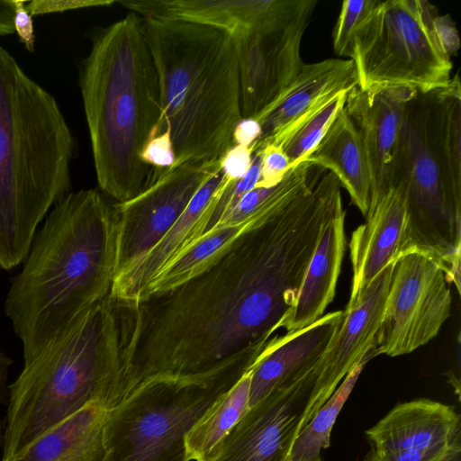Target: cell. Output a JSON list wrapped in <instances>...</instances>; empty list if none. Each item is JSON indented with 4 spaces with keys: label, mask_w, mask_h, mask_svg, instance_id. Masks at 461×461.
I'll return each instance as SVG.
<instances>
[{
    "label": "cell",
    "mask_w": 461,
    "mask_h": 461,
    "mask_svg": "<svg viewBox=\"0 0 461 461\" xmlns=\"http://www.w3.org/2000/svg\"><path fill=\"white\" fill-rule=\"evenodd\" d=\"M340 188L326 174L285 194L196 276L127 303L126 395L153 381L234 385L249 373L296 302Z\"/></svg>",
    "instance_id": "6da1fadb"
},
{
    "label": "cell",
    "mask_w": 461,
    "mask_h": 461,
    "mask_svg": "<svg viewBox=\"0 0 461 461\" xmlns=\"http://www.w3.org/2000/svg\"><path fill=\"white\" fill-rule=\"evenodd\" d=\"M115 275L113 204L95 189L70 192L36 231L6 294L4 311L22 342L23 363L110 295Z\"/></svg>",
    "instance_id": "7a4b0ae2"
},
{
    "label": "cell",
    "mask_w": 461,
    "mask_h": 461,
    "mask_svg": "<svg viewBox=\"0 0 461 461\" xmlns=\"http://www.w3.org/2000/svg\"><path fill=\"white\" fill-rule=\"evenodd\" d=\"M127 306L108 295L83 312L8 387L2 461L92 402L112 409L127 388Z\"/></svg>",
    "instance_id": "3957f363"
},
{
    "label": "cell",
    "mask_w": 461,
    "mask_h": 461,
    "mask_svg": "<svg viewBox=\"0 0 461 461\" xmlns=\"http://www.w3.org/2000/svg\"><path fill=\"white\" fill-rule=\"evenodd\" d=\"M79 88L98 185L117 203L128 201L151 181L154 168L140 155L160 132L158 75L141 16L131 12L93 34Z\"/></svg>",
    "instance_id": "277c9868"
},
{
    "label": "cell",
    "mask_w": 461,
    "mask_h": 461,
    "mask_svg": "<svg viewBox=\"0 0 461 461\" xmlns=\"http://www.w3.org/2000/svg\"><path fill=\"white\" fill-rule=\"evenodd\" d=\"M75 140L54 96L0 45V269L22 264L71 189Z\"/></svg>",
    "instance_id": "5b68a950"
},
{
    "label": "cell",
    "mask_w": 461,
    "mask_h": 461,
    "mask_svg": "<svg viewBox=\"0 0 461 461\" xmlns=\"http://www.w3.org/2000/svg\"><path fill=\"white\" fill-rule=\"evenodd\" d=\"M142 23L158 75L160 132L168 131L175 149L172 167L219 159L242 119L232 37L176 19L150 16Z\"/></svg>",
    "instance_id": "8992f818"
},
{
    "label": "cell",
    "mask_w": 461,
    "mask_h": 461,
    "mask_svg": "<svg viewBox=\"0 0 461 461\" xmlns=\"http://www.w3.org/2000/svg\"><path fill=\"white\" fill-rule=\"evenodd\" d=\"M407 189V234L403 252L432 258L460 293L461 195L447 184L438 159L429 93L409 104L395 184Z\"/></svg>",
    "instance_id": "52a82bcc"
},
{
    "label": "cell",
    "mask_w": 461,
    "mask_h": 461,
    "mask_svg": "<svg viewBox=\"0 0 461 461\" xmlns=\"http://www.w3.org/2000/svg\"><path fill=\"white\" fill-rule=\"evenodd\" d=\"M436 8L423 0H378L355 37L362 90L405 86L426 94L445 87L452 62L434 31Z\"/></svg>",
    "instance_id": "ba28073f"
},
{
    "label": "cell",
    "mask_w": 461,
    "mask_h": 461,
    "mask_svg": "<svg viewBox=\"0 0 461 461\" xmlns=\"http://www.w3.org/2000/svg\"><path fill=\"white\" fill-rule=\"evenodd\" d=\"M233 386L153 381L136 388L109 410V461H188L185 435Z\"/></svg>",
    "instance_id": "9c48e42d"
},
{
    "label": "cell",
    "mask_w": 461,
    "mask_h": 461,
    "mask_svg": "<svg viewBox=\"0 0 461 461\" xmlns=\"http://www.w3.org/2000/svg\"><path fill=\"white\" fill-rule=\"evenodd\" d=\"M449 285L432 258L417 250L402 253L394 262L384 316L375 338L377 356L406 355L434 339L450 315Z\"/></svg>",
    "instance_id": "30bf717a"
},
{
    "label": "cell",
    "mask_w": 461,
    "mask_h": 461,
    "mask_svg": "<svg viewBox=\"0 0 461 461\" xmlns=\"http://www.w3.org/2000/svg\"><path fill=\"white\" fill-rule=\"evenodd\" d=\"M316 0H293L271 26L231 36L238 59L242 118L259 117L304 63L300 49Z\"/></svg>",
    "instance_id": "8fae6325"
},
{
    "label": "cell",
    "mask_w": 461,
    "mask_h": 461,
    "mask_svg": "<svg viewBox=\"0 0 461 461\" xmlns=\"http://www.w3.org/2000/svg\"><path fill=\"white\" fill-rule=\"evenodd\" d=\"M220 158L185 162L168 169L154 168L151 181L143 191L113 204L116 275L168 232L203 182L219 167Z\"/></svg>",
    "instance_id": "7c38bea8"
},
{
    "label": "cell",
    "mask_w": 461,
    "mask_h": 461,
    "mask_svg": "<svg viewBox=\"0 0 461 461\" xmlns=\"http://www.w3.org/2000/svg\"><path fill=\"white\" fill-rule=\"evenodd\" d=\"M315 365L294 383L249 407L223 439L213 461H285L315 386Z\"/></svg>",
    "instance_id": "4fadbf2b"
},
{
    "label": "cell",
    "mask_w": 461,
    "mask_h": 461,
    "mask_svg": "<svg viewBox=\"0 0 461 461\" xmlns=\"http://www.w3.org/2000/svg\"><path fill=\"white\" fill-rule=\"evenodd\" d=\"M418 94L405 86H356L347 95L344 107L359 133L368 166L370 203L395 185L407 108Z\"/></svg>",
    "instance_id": "5bb4252c"
},
{
    "label": "cell",
    "mask_w": 461,
    "mask_h": 461,
    "mask_svg": "<svg viewBox=\"0 0 461 461\" xmlns=\"http://www.w3.org/2000/svg\"><path fill=\"white\" fill-rule=\"evenodd\" d=\"M394 262L388 265L362 291L358 298L343 311V321L335 338L315 364L318 377L301 429L330 397L344 377L375 346V338L384 316L391 286Z\"/></svg>",
    "instance_id": "9a60e30c"
},
{
    "label": "cell",
    "mask_w": 461,
    "mask_h": 461,
    "mask_svg": "<svg viewBox=\"0 0 461 461\" xmlns=\"http://www.w3.org/2000/svg\"><path fill=\"white\" fill-rule=\"evenodd\" d=\"M355 63L350 59H327L303 63L273 104L257 120L261 135L253 153L267 145L282 146L308 117L334 96L357 86Z\"/></svg>",
    "instance_id": "2e32d148"
},
{
    "label": "cell",
    "mask_w": 461,
    "mask_h": 461,
    "mask_svg": "<svg viewBox=\"0 0 461 461\" xmlns=\"http://www.w3.org/2000/svg\"><path fill=\"white\" fill-rule=\"evenodd\" d=\"M366 221L351 234L352 284L347 305L403 252L407 234V189L402 178L370 203Z\"/></svg>",
    "instance_id": "e0dca14e"
},
{
    "label": "cell",
    "mask_w": 461,
    "mask_h": 461,
    "mask_svg": "<svg viewBox=\"0 0 461 461\" xmlns=\"http://www.w3.org/2000/svg\"><path fill=\"white\" fill-rule=\"evenodd\" d=\"M366 436L377 450L461 451V418L451 405L419 398L396 404Z\"/></svg>",
    "instance_id": "ac0fdd59"
},
{
    "label": "cell",
    "mask_w": 461,
    "mask_h": 461,
    "mask_svg": "<svg viewBox=\"0 0 461 461\" xmlns=\"http://www.w3.org/2000/svg\"><path fill=\"white\" fill-rule=\"evenodd\" d=\"M225 180L221 163L195 193L168 232L149 251L130 263L113 280L110 296L125 303H139L149 285L180 254L199 240L205 211Z\"/></svg>",
    "instance_id": "d6986e66"
},
{
    "label": "cell",
    "mask_w": 461,
    "mask_h": 461,
    "mask_svg": "<svg viewBox=\"0 0 461 461\" xmlns=\"http://www.w3.org/2000/svg\"><path fill=\"white\" fill-rule=\"evenodd\" d=\"M343 317V311H335L300 331L275 336L250 371L249 408L307 373L335 338Z\"/></svg>",
    "instance_id": "ffe728a7"
},
{
    "label": "cell",
    "mask_w": 461,
    "mask_h": 461,
    "mask_svg": "<svg viewBox=\"0 0 461 461\" xmlns=\"http://www.w3.org/2000/svg\"><path fill=\"white\" fill-rule=\"evenodd\" d=\"M293 0H123V7L141 17L186 21L230 36L264 30L278 21Z\"/></svg>",
    "instance_id": "44dd1931"
},
{
    "label": "cell",
    "mask_w": 461,
    "mask_h": 461,
    "mask_svg": "<svg viewBox=\"0 0 461 461\" xmlns=\"http://www.w3.org/2000/svg\"><path fill=\"white\" fill-rule=\"evenodd\" d=\"M345 217L346 211L339 199L323 226L296 302L282 325L285 334L295 333L314 323L333 301L346 249Z\"/></svg>",
    "instance_id": "7402d4cb"
},
{
    "label": "cell",
    "mask_w": 461,
    "mask_h": 461,
    "mask_svg": "<svg viewBox=\"0 0 461 461\" xmlns=\"http://www.w3.org/2000/svg\"><path fill=\"white\" fill-rule=\"evenodd\" d=\"M109 410L92 402L40 437L14 461H109L104 425Z\"/></svg>",
    "instance_id": "603a6c76"
},
{
    "label": "cell",
    "mask_w": 461,
    "mask_h": 461,
    "mask_svg": "<svg viewBox=\"0 0 461 461\" xmlns=\"http://www.w3.org/2000/svg\"><path fill=\"white\" fill-rule=\"evenodd\" d=\"M304 160L331 172L366 216L371 194L369 170L361 138L345 107Z\"/></svg>",
    "instance_id": "cb8c5ba5"
},
{
    "label": "cell",
    "mask_w": 461,
    "mask_h": 461,
    "mask_svg": "<svg viewBox=\"0 0 461 461\" xmlns=\"http://www.w3.org/2000/svg\"><path fill=\"white\" fill-rule=\"evenodd\" d=\"M250 371L187 432L185 446L188 461H213L216 457L223 439L249 409Z\"/></svg>",
    "instance_id": "d4e9b609"
},
{
    "label": "cell",
    "mask_w": 461,
    "mask_h": 461,
    "mask_svg": "<svg viewBox=\"0 0 461 461\" xmlns=\"http://www.w3.org/2000/svg\"><path fill=\"white\" fill-rule=\"evenodd\" d=\"M376 356L374 346L344 377L339 386L297 434L285 461H321V450L330 445L331 431L341 409L363 368Z\"/></svg>",
    "instance_id": "484cf974"
},
{
    "label": "cell",
    "mask_w": 461,
    "mask_h": 461,
    "mask_svg": "<svg viewBox=\"0 0 461 461\" xmlns=\"http://www.w3.org/2000/svg\"><path fill=\"white\" fill-rule=\"evenodd\" d=\"M247 223L218 228L193 244L155 278L140 302L150 295L167 292L196 276L238 237Z\"/></svg>",
    "instance_id": "4316f807"
},
{
    "label": "cell",
    "mask_w": 461,
    "mask_h": 461,
    "mask_svg": "<svg viewBox=\"0 0 461 461\" xmlns=\"http://www.w3.org/2000/svg\"><path fill=\"white\" fill-rule=\"evenodd\" d=\"M348 93H341L324 104L284 141L281 147L289 158L291 167L303 161L319 144L337 114L345 106Z\"/></svg>",
    "instance_id": "83f0119b"
},
{
    "label": "cell",
    "mask_w": 461,
    "mask_h": 461,
    "mask_svg": "<svg viewBox=\"0 0 461 461\" xmlns=\"http://www.w3.org/2000/svg\"><path fill=\"white\" fill-rule=\"evenodd\" d=\"M378 0L344 1L334 27L332 41L337 55L351 59L355 37L370 17Z\"/></svg>",
    "instance_id": "f1b7e54d"
},
{
    "label": "cell",
    "mask_w": 461,
    "mask_h": 461,
    "mask_svg": "<svg viewBox=\"0 0 461 461\" xmlns=\"http://www.w3.org/2000/svg\"><path fill=\"white\" fill-rule=\"evenodd\" d=\"M461 451H425L370 448L363 461H461Z\"/></svg>",
    "instance_id": "f546056e"
},
{
    "label": "cell",
    "mask_w": 461,
    "mask_h": 461,
    "mask_svg": "<svg viewBox=\"0 0 461 461\" xmlns=\"http://www.w3.org/2000/svg\"><path fill=\"white\" fill-rule=\"evenodd\" d=\"M140 159L149 167L157 169H168L176 162V154L168 131L153 134L140 152Z\"/></svg>",
    "instance_id": "4dcf8cb0"
},
{
    "label": "cell",
    "mask_w": 461,
    "mask_h": 461,
    "mask_svg": "<svg viewBox=\"0 0 461 461\" xmlns=\"http://www.w3.org/2000/svg\"><path fill=\"white\" fill-rule=\"evenodd\" d=\"M260 178L255 187H271L277 185L291 168L290 161L282 147L267 145L261 149Z\"/></svg>",
    "instance_id": "1f68e13d"
},
{
    "label": "cell",
    "mask_w": 461,
    "mask_h": 461,
    "mask_svg": "<svg viewBox=\"0 0 461 461\" xmlns=\"http://www.w3.org/2000/svg\"><path fill=\"white\" fill-rule=\"evenodd\" d=\"M117 3L115 0H33L26 5V8L32 16L81 8L110 6Z\"/></svg>",
    "instance_id": "d6a6232c"
},
{
    "label": "cell",
    "mask_w": 461,
    "mask_h": 461,
    "mask_svg": "<svg viewBox=\"0 0 461 461\" xmlns=\"http://www.w3.org/2000/svg\"><path fill=\"white\" fill-rule=\"evenodd\" d=\"M252 158L251 147L232 145L220 158L221 170L228 178L238 181L249 171Z\"/></svg>",
    "instance_id": "836d02e7"
},
{
    "label": "cell",
    "mask_w": 461,
    "mask_h": 461,
    "mask_svg": "<svg viewBox=\"0 0 461 461\" xmlns=\"http://www.w3.org/2000/svg\"><path fill=\"white\" fill-rule=\"evenodd\" d=\"M433 25L441 48L450 58L460 47V39L455 23L448 14L436 15Z\"/></svg>",
    "instance_id": "e575fe53"
},
{
    "label": "cell",
    "mask_w": 461,
    "mask_h": 461,
    "mask_svg": "<svg viewBox=\"0 0 461 461\" xmlns=\"http://www.w3.org/2000/svg\"><path fill=\"white\" fill-rule=\"evenodd\" d=\"M14 24L19 41L25 46L28 51L32 52L35 43L33 23L24 0H15Z\"/></svg>",
    "instance_id": "d590c367"
},
{
    "label": "cell",
    "mask_w": 461,
    "mask_h": 461,
    "mask_svg": "<svg viewBox=\"0 0 461 461\" xmlns=\"http://www.w3.org/2000/svg\"><path fill=\"white\" fill-rule=\"evenodd\" d=\"M261 135V125L255 118H242L232 132L233 145L252 147Z\"/></svg>",
    "instance_id": "8d00e7d4"
},
{
    "label": "cell",
    "mask_w": 461,
    "mask_h": 461,
    "mask_svg": "<svg viewBox=\"0 0 461 461\" xmlns=\"http://www.w3.org/2000/svg\"><path fill=\"white\" fill-rule=\"evenodd\" d=\"M15 14V0H0V35L15 32L14 18Z\"/></svg>",
    "instance_id": "74e56055"
},
{
    "label": "cell",
    "mask_w": 461,
    "mask_h": 461,
    "mask_svg": "<svg viewBox=\"0 0 461 461\" xmlns=\"http://www.w3.org/2000/svg\"><path fill=\"white\" fill-rule=\"evenodd\" d=\"M12 359L0 350V404L5 398L6 394V380ZM3 432L0 421V443H2Z\"/></svg>",
    "instance_id": "f35d334b"
}]
</instances>
